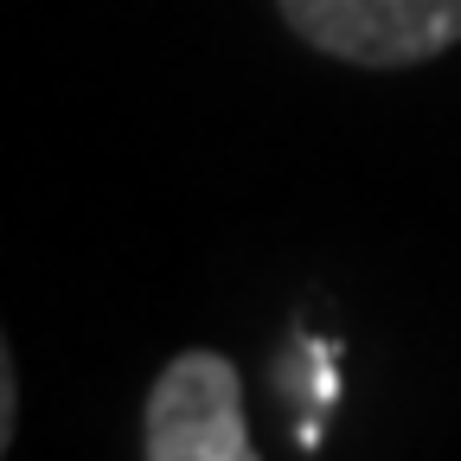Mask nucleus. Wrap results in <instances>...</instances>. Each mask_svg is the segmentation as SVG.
<instances>
[{
  "label": "nucleus",
  "instance_id": "obj_1",
  "mask_svg": "<svg viewBox=\"0 0 461 461\" xmlns=\"http://www.w3.org/2000/svg\"><path fill=\"white\" fill-rule=\"evenodd\" d=\"M302 45L366 71L429 65L461 45V0H276Z\"/></svg>",
  "mask_w": 461,
  "mask_h": 461
},
{
  "label": "nucleus",
  "instance_id": "obj_2",
  "mask_svg": "<svg viewBox=\"0 0 461 461\" xmlns=\"http://www.w3.org/2000/svg\"><path fill=\"white\" fill-rule=\"evenodd\" d=\"M141 455L148 461H250L238 366L212 346L167 359L141 403Z\"/></svg>",
  "mask_w": 461,
  "mask_h": 461
},
{
  "label": "nucleus",
  "instance_id": "obj_3",
  "mask_svg": "<svg viewBox=\"0 0 461 461\" xmlns=\"http://www.w3.org/2000/svg\"><path fill=\"white\" fill-rule=\"evenodd\" d=\"M14 436H20V378H14L7 333H0V455L14 448Z\"/></svg>",
  "mask_w": 461,
  "mask_h": 461
}]
</instances>
